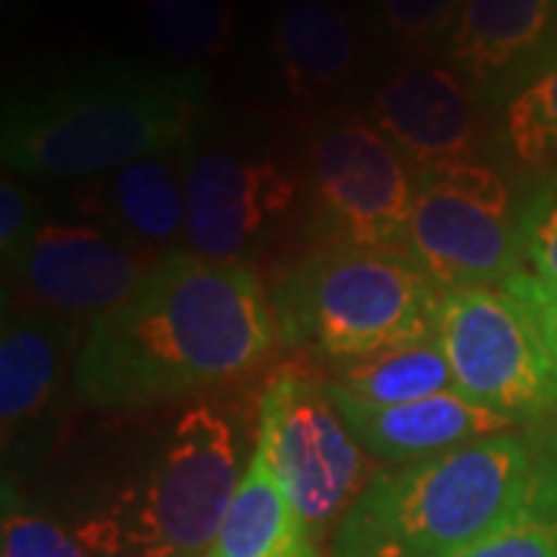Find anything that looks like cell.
<instances>
[{
    "mask_svg": "<svg viewBox=\"0 0 557 557\" xmlns=\"http://www.w3.org/2000/svg\"><path fill=\"white\" fill-rule=\"evenodd\" d=\"M440 60L496 119L557 62V0H465Z\"/></svg>",
    "mask_w": 557,
    "mask_h": 557,
    "instance_id": "14",
    "label": "cell"
},
{
    "mask_svg": "<svg viewBox=\"0 0 557 557\" xmlns=\"http://www.w3.org/2000/svg\"><path fill=\"white\" fill-rule=\"evenodd\" d=\"M502 288L508 295H515L527 307V313L536 322L539 335L545 338L552 357L557 359V285H548V282H542L533 273L518 270L515 276H508L502 282Z\"/></svg>",
    "mask_w": 557,
    "mask_h": 557,
    "instance_id": "27",
    "label": "cell"
},
{
    "mask_svg": "<svg viewBox=\"0 0 557 557\" xmlns=\"http://www.w3.org/2000/svg\"><path fill=\"white\" fill-rule=\"evenodd\" d=\"M332 391L362 406H403L456 391L453 366L440 338H424L332 369Z\"/></svg>",
    "mask_w": 557,
    "mask_h": 557,
    "instance_id": "19",
    "label": "cell"
},
{
    "mask_svg": "<svg viewBox=\"0 0 557 557\" xmlns=\"http://www.w3.org/2000/svg\"><path fill=\"white\" fill-rule=\"evenodd\" d=\"M465 0H372V32L409 60L443 57Z\"/></svg>",
    "mask_w": 557,
    "mask_h": 557,
    "instance_id": "23",
    "label": "cell"
},
{
    "mask_svg": "<svg viewBox=\"0 0 557 557\" xmlns=\"http://www.w3.org/2000/svg\"><path fill=\"white\" fill-rule=\"evenodd\" d=\"M239 421L193 403L168 421L139 474L78 539L102 557H205L239 490Z\"/></svg>",
    "mask_w": 557,
    "mask_h": 557,
    "instance_id": "5",
    "label": "cell"
},
{
    "mask_svg": "<svg viewBox=\"0 0 557 557\" xmlns=\"http://www.w3.org/2000/svg\"><path fill=\"white\" fill-rule=\"evenodd\" d=\"M496 164L515 180L557 164V62L496 115Z\"/></svg>",
    "mask_w": 557,
    "mask_h": 557,
    "instance_id": "21",
    "label": "cell"
},
{
    "mask_svg": "<svg viewBox=\"0 0 557 557\" xmlns=\"http://www.w3.org/2000/svg\"><path fill=\"white\" fill-rule=\"evenodd\" d=\"M332 387V384H329ZM338 412L359 446L379 461H418L458 446L478 443L511 431L508 418L478 406L461 391L403 403V406H362L357 399L332 391Z\"/></svg>",
    "mask_w": 557,
    "mask_h": 557,
    "instance_id": "17",
    "label": "cell"
},
{
    "mask_svg": "<svg viewBox=\"0 0 557 557\" xmlns=\"http://www.w3.org/2000/svg\"><path fill=\"white\" fill-rule=\"evenodd\" d=\"M270 57L285 97L304 109H335L362 72L357 22L335 0H288L270 32Z\"/></svg>",
    "mask_w": 557,
    "mask_h": 557,
    "instance_id": "15",
    "label": "cell"
},
{
    "mask_svg": "<svg viewBox=\"0 0 557 557\" xmlns=\"http://www.w3.org/2000/svg\"><path fill=\"white\" fill-rule=\"evenodd\" d=\"M201 69L87 60L25 81L3 102L0 156L20 177L94 180L131 161L180 152L205 131Z\"/></svg>",
    "mask_w": 557,
    "mask_h": 557,
    "instance_id": "2",
    "label": "cell"
},
{
    "mask_svg": "<svg viewBox=\"0 0 557 557\" xmlns=\"http://www.w3.org/2000/svg\"><path fill=\"white\" fill-rule=\"evenodd\" d=\"M520 270L557 285V164L518 180Z\"/></svg>",
    "mask_w": 557,
    "mask_h": 557,
    "instance_id": "24",
    "label": "cell"
},
{
    "mask_svg": "<svg viewBox=\"0 0 557 557\" xmlns=\"http://www.w3.org/2000/svg\"><path fill=\"white\" fill-rule=\"evenodd\" d=\"M258 446L317 545L375 478L372 456L350 434L329 381L304 366H285L263 384Z\"/></svg>",
    "mask_w": 557,
    "mask_h": 557,
    "instance_id": "8",
    "label": "cell"
},
{
    "mask_svg": "<svg viewBox=\"0 0 557 557\" xmlns=\"http://www.w3.org/2000/svg\"><path fill=\"white\" fill-rule=\"evenodd\" d=\"M437 338L465 397L520 428L557 421V359L502 285L443 288Z\"/></svg>",
    "mask_w": 557,
    "mask_h": 557,
    "instance_id": "9",
    "label": "cell"
},
{
    "mask_svg": "<svg viewBox=\"0 0 557 557\" xmlns=\"http://www.w3.org/2000/svg\"><path fill=\"white\" fill-rule=\"evenodd\" d=\"M186 177V245L205 260L245 263L292 214L300 177L285 164L201 134L183 146Z\"/></svg>",
    "mask_w": 557,
    "mask_h": 557,
    "instance_id": "10",
    "label": "cell"
},
{
    "mask_svg": "<svg viewBox=\"0 0 557 557\" xmlns=\"http://www.w3.org/2000/svg\"><path fill=\"white\" fill-rule=\"evenodd\" d=\"M418 168L354 109H325L300 149L304 230L313 245L397 248L416 205Z\"/></svg>",
    "mask_w": 557,
    "mask_h": 557,
    "instance_id": "6",
    "label": "cell"
},
{
    "mask_svg": "<svg viewBox=\"0 0 557 557\" xmlns=\"http://www.w3.org/2000/svg\"><path fill=\"white\" fill-rule=\"evenodd\" d=\"M143 25L161 60L193 69L230 47L236 22L230 0H143Z\"/></svg>",
    "mask_w": 557,
    "mask_h": 557,
    "instance_id": "22",
    "label": "cell"
},
{
    "mask_svg": "<svg viewBox=\"0 0 557 557\" xmlns=\"http://www.w3.org/2000/svg\"><path fill=\"white\" fill-rule=\"evenodd\" d=\"M362 115L416 168L496 161V119L446 60H403L369 90Z\"/></svg>",
    "mask_w": 557,
    "mask_h": 557,
    "instance_id": "12",
    "label": "cell"
},
{
    "mask_svg": "<svg viewBox=\"0 0 557 557\" xmlns=\"http://www.w3.org/2000/svg\"><path fill=\"white\" fill-rule=\"evenodd\" d=\"M518 180L496 161L418 168L403 251L443 288H498L520 270Z\"/></svg>",
    "mask_w": 557,
    "mask_h": 557,
    "instance_id": "7",
    "label": "cell"
},
{
    "mask_svg": "<svg viewBox=\"0 0 557 557\" xmlns=\"http://www.w3.org/2000/svg\"><path fill=\"white\" fill-rule=\"evenodd\" d=\"M81 332L57 317L7 307L0 335V434L7 458H35L50 449L65 379L75 381L78 369Z\"/></svg>",
    "mask_w": 557,
    "mask_h": 557,
    "instance_id": "13",
    "label": "cell"
},
{
    "mask_svg": "<svg viewBox=\"0 0 557 557\" xmlns=\"http://www.w3.org/2000/svg\"><path fill=\"white\" fill-rule=\"evenodd\" d=\"M40 220L35 211V199L25 193L16 177L0 180V258L3 270L13 267L25 255V248L38 236Z\"/></svg>",
    "mask_w": 557,
    "mask_h": 557,
    "instance_id": "26",
    "label": "cell"
},
{
    "mask_svg": "<svg viewBox=\"0 0 557 557\" xmlns=\"http://www.w3.org/2000/svg\"><path fill=\"white\" fill-rule=\"evenodd\" d=\"M458 557H557V421L542 424L536 474L523 505Z\"/></svg>",
    "mask_w": 557,
    "mask_h": 557,
    "instance_id": "20",
    "label": "cell"
},
{
    "mask_svg": "<svg viewBox=\"0 0 557 557\" xmlns=\"http://www.w3.org/2000/svg\"><path fill=\"white\" fill-rule=\"evenodd\" d=\"M78 208L94 226L164 258L186 245V177L183 149L131 161L78 189Z\"/></svg>",
    "mask_w": 557,
    "mask_h": 557,
    "instance_id": "16",
    "label": "cell"
},
{
    "mask_svg": "<svg viewBox=\"0 0 557 557\" xmlns=\"http://www.w3.org/2000/svg\"><path fill=\"white\" fill-rule=\"evenodd\" d=\"M440 298L397 248L313 245L270 285L278 344L332 366L434 338Z\"/></svg>",
    "mask_w": 557,
    "mask_h": 557,
    "instance_id": "4",
    "label": "cell"
},
{
    "mask_svg": "<svg viewBox=\"0 0 557 557\" xmlns=\"http://www.w3.org/2000/svg\"><path fill=\"white\" fill-rule=\"evenodd\" d=\"M3 557H87V552L57 523L20 508L3 486Z\"/></svg>",
    "mask_w": 557,
    "mask_h": 557,
    "instance_id": "25",
    "label": "cell"
},
{
    "mask_svg": "<svg viewBox=\"0 0 557 557\" xmlns=\"http://www.w3.org/2000/svg\"><path fill=\"white\" fill-rule=\"evenodd\" d=\"M159 260L94 223H40L25 255L3 270L7 307L84 329L131 298Z\"/></svg>",
    "mask_w": 557,
    "mask_h": 557,
    "instance_id": "11",
    "label": "cell"
},
{
    "mask_svg": "<svg viewBox=\"0 0 557 557\" xmlns=\"http://www.w3.org/2000/svg\"><path fill=\"white\" fill-rule=\"evenodd\" d=\"M542 424L375 471L332 533L329 557H458L530 493Z\"/></svg>",
    "mask_w": 557,
    "mask_h": 557,
    "instance_id": "3",
    "label": "cell"
},
{
    "mask_svg": "<svg viewBox=\"0 0 557 557\" xmlns=\"http://www.w3.org/2000/svg\"><path fill=\"white\" fill-rule=\"evenodd\" d=\"M270 292L248 263L171 251L81 344L75 397L94 409H149L226 387L273 357Z\"/></svg>",
    "mask_w": 557,
    "mask_h": 557,
    "instance_id": "1",
    "label": "cell"
},
{
    "mask_svg": "<svg viewBox=\"0 0 557 557\" xmlns=\"http://www.w3.org/2000/svg\"><path fill=\"white\" fill-rule=\"evenodd\" d=\"M205 557H319V545L282 493L273 465L258 443Z\"/></svg>",
    "mask_w": 557,
    "mask_h": 557,
    "instance_id": "18",
    "label": "cell"
}]
</instances>
